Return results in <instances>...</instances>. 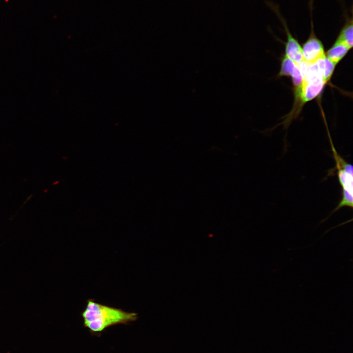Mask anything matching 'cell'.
<instances>
[{"label": "cell", "instance_id": "7", "mask_svg": "<svg viewBox=\"0 0 353 353\" xmlns=\"http://www.w3.org/2000/svg\"><path fill=\"white\" fill-rule=\"evenodd\" d=\"M336 64L327 58L326 55L323 60L322 76L323 79L327 84L331 79Z\"/></svg>", "mask_w": 353, "mask_h": 353}, {"label": "cell", "instance_id": "6", "mask_svg": "<svg viewBox=\"0 0 353 353\" xmlns=\"http://www.w3.org/2000/svg\"><path fill=\"white\" fill-rule=\"evenodd\" d=\"M353 17L346 16L345 22L341 28L336 41L347 45L350 49L353 47Z\"/></svg>", "mask_w": 353, "mask_h": 353}, {"label": "cell", "instance_id": "2", "mask_svg": "<svg viewBox=\"0 0 353 353\" xmlns=\"http://www.w3.org/2000/svg\"><path fill=\"white\" fill-rule=\"evenodd\" d=\"M311 20V32L302 48L303 61L307 63L313 64L324 58L325 57V52L322 42L315 34L312 18Z\"/></svg>", "mask_w": 353, "mask_h": 353}, {"label": "cell", "instance_id": "1", "mask_svg": "<svg viewBox=\"0 0 353 353\" xmlns=\"http://www.w3.org/2000/svg\"><path fill=\"white\" fill-rule=\"evenodd\" d=\"M81 313L84 326L92 335L100 336L108 328L118 325H127L138 319V314L128 312L96 303L93 299L87 300Z\"/></svg>", "mask_w": 353, "mask_h": 353}, {"label": "cell", "instance_id": "5", "mask_svg": "<svg viewBox=\"0 0 353 353\" xmlns=\"http://www.w3.org/2000/svg\"><path fill=\"white\" fill-rule=\"evenodd\" d=\"M350 49L347 45L335 41L325 53V55L337 65L345 56Z\"/></svg>", "mask_w": 353, "mask_h": 353}, {"label": "cell", "instance_id": "4", "mask_svg": "<svg viewBox=\"0 0 353 353\" xmlns=\"http://www.w3.org/2000/svg\"><path fill=\"white\" fill-rule=\"evenodd\" d=\"M278 76H289L291 78L294 92L300 88L303 82V76L300 68L298 65L285 54L281 59Z\"/></svg>", "mask_w": 353, "mask_h": 353}, {"label": "cell", "instance_id": "3", "mask_svg": "<svg viewBox=\"0 0 353 353\" xmlns=\"http://www.w3.org/2000/svg\"><path fill=\"white\" fill-rule=\"evenodd\" d=\"M272 8H273L274 11L278 15L282 22L283 26L284 27L287 37V40L285 43V55L292 60L297 65H300L304 62L303 56L302 46L290 32L287 24H286V22L279 14L278 10H277L275 6L272 7Z\"/></svg>", "mask_w": 353, "mask_h": 353}]
</instances>
